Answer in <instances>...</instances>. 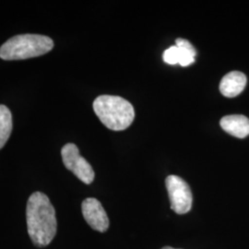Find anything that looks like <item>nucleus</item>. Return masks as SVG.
Masks as SVG:
<instances>
[{
	"label": "nucleus",
	"mask_w": 249,
	"mask_h": 249,
	"mask_svg": "<svg viewBox=\"0 0 249 249\" xmlns=\"http://www.w3.org/2000/svg\"><path fill=\"white\" fill-rule=\"evenodd\" d=\"M53 40L41 35H19L9 39L0 47V58L3 60H23L37 57L50 52Z\"/></svg>",
	"instance_id": "3"
},
{
	"label": "nucleus",
	"mask_w": 249,
	"mask_h": 249,
	"mask_svg": "<svg viewBox=\"0 0 249 249\" xmlns=\"http://www.w3.org/2000/svg\"><path fill=\"white\" fill-rule=\"evenodd\" d=\"M247 85V77L240 71H231L223 77L220 83V91L223 96L233 98L239 95Z\"/></svg>",
	"instance_id": "7"
},
{
	"label": "nucleus",
	"mask_w": 249,
	"mask_h": 249,
	"mask_svg": "<svg viewBox=\"0 0 249 249\" xmlns=\"http://www.w3.org/2000/svg\"><path fill=\"white\" fill-rule=\"evenodd\" d=\"M12 115L9 108L0 105V150L9 141L12 131Z\"/></svg>",
	"instance_id": "9"
},
{
	"label": "nucleus",
	"mask_w": 249,
	"mask_h": 249,
	"mask_svg": "<svg viewBox=\"0 0 249 249\" xmlns=\"http://www.w3.org/2000/svg\"><path fill=\"white\" fill-rule=\"evenodd\" d=\"M64 165L84 184L92 183L95 174L89 162L80 156L78 147L73 143L66 144L61 150Z\"/></svg>",
	"instance_id": "5"
},
{
	"label": "nucleus",
	"mask_w": 249,
	"mask_h": 249,
	"mask_svg": "<svg viewBox=\"0 0 249 249\" xmlns=\"http://www.w3.org/2000/svg\"><path fill=\"white\" fill-rule=\"evenodd\" d=\"M161 249H173V248H170V247H165V248H162Z\"/></svg>",
	"instance_id": "12"
},
{
	"label": "nucleus",
	"mask_w": 249,
	"mask_h": 249,
	"mask_svg": "<svg viewBox=\"0 0 249 249\" xmlns=\"http://www.w3.org/2000/svg\"><path fill=\"white\" fill-rule=\"evenodd\" d=\"M223 130L231 136L244 139L249 135V119L242 115L223 116L220 121Z\"/></svg>",
	"instance_id": "8"
},
{
	"label": "nucleus",
	"mask_w": 249,
	"mask_h": 249,
	"mask_svg": "<svg viewBox=\"0 0 249 249\" xmlns=\"http://www.w3.org/2000/svg\"><path fill=\"white\" fill-rule=\"evenodd\" d=\"M176 45L179 49V65L182 67H187L195 61L196 49L186 39L178 38L176 41Z\"/></svg>",
	"instance_id": "10"
},
{
	"label": "nucleus",
	"mask_w": 249,
	"mask_h": 249,
	"mask_svg": "<svg viewBox=\"0 0 249 249\" xmlns=\"http://www.w3.org/2000/svg\"><path fill=\"white\" fill-rule=\"evenodd\" d=\"M171 209L178 214L187 213L193 203L191 189L187 182L178 176H169L165 180Z\"/></svg>",
	"instance_id": "4"
},
{
	"label": "nucleus",
	"mask_w": 249,
	"mask_h": 249,
	"mask_svg": "<svg viewBox=\"0 0 249 249\" xmlns=\"http://www.w3.org/2000/svg\"><path fill=\"white\" fill-rule=\"evenodd\" d=\"M162 58L164 62L169 65H176L179 63V49L177 45L171 46L163 53Z\"/></svg>",
	"instance_id": "11"
},
{
	"label": "nucleus",
	"mask_w": 249,
	"mask_h": 249,
	"mask_svg": "<svg viewBox=\"0 0 249 249\" xmlns=\"http://www.w3.org/2000/svg\"><path fill=\"white\" fill-rule=\"evenodd\" d=\"M28 233L38 248L48 246L56 234L55 211L48 196L35 192L28 199L26 208Z\"/></svg>",
	"instance_id": "1"
},
{
	"label": "nucleus",
	"mask_w": 249,
	"mask_h": 249,
	"mask_svg": "<svg viewBox=\"0 0 249 249\" xmlns=\"http://www.w3.org/2000/svg\"><path fill=\"white\" fill-rule=\"evenodd\" d=\"M93 110L100 121L114 131L126 129L135 118L133 106L119 96H99L93 102Z\"/></svg>",
	"instance_id": "2"
},
{
	"label": "nucleus",
	"mask_w": 249,
	"mask_h": 249,
	"mask_svg": "<svg viewBox=\"0 0 249 249\" xmlns=\"http://www.w3.org/2000/svg\"><path fill=\"white\" fill-rule=\"evenodd\" d=\"M82 214L85 221L95 231H107L109 227V219L101 202L94 197L86 198L81 204Z\"/></svg>",
	"instance_id": "6"
}]
</instances>
